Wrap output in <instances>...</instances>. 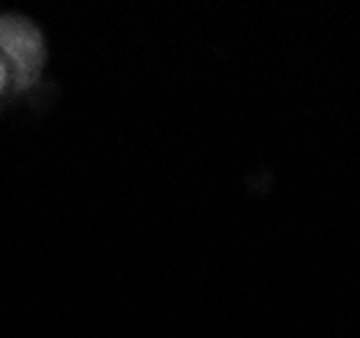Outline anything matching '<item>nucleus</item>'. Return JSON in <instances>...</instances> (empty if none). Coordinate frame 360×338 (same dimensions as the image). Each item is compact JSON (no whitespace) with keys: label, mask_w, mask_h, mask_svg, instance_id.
Listing matches in <instances>:
<instances>
[{"label":"nucleus","mask_w":360,"mask_h":338,"mask_svg":"<svg viewBox=\"0 0 360 338\" xmlns=\"http://www.w3.org/2000/svg\"><path fill=\"white\" fill-rule=\"evenodd\" d=\"M0 49L14 63L17 87L25 89L36 82L38 71L44 65V38L36 25H30L22 17H0Z\"/></svg>","instance_id":"nucleus-1"},{"label":"nucleus","mask_w":360,"mask_h":338,"mask_svg":"<svg viewBox=\"0 0 360 338\" xmlns=\"http://www.w3.org/2000/svg\"><path fill=\"white\" fill-rule=\"evenodd\" d=\"M6 76H8V71H6V63H3V57H0V89L6 84Z\"/></svg>","instance_id":"nucleus-2"}]
</instances>
